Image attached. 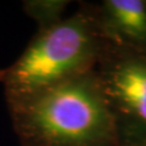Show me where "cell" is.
Listing matches in <instances>:
<instances>
[{
    "label": "cell",
    "mask_w": 146,
    "mask_h": 146,
    "mask_svg": "<svg viewBox=\"0 0 146 146\" xmlns=\"http://www.w3.org/2000/svg\"><path fill=\"white\" fill-rule=\"evenodd\" d=\"M7 107L20 146H119L95 71Z\"/></svg>",
    "instance_id": "1"
},
{
    "label": "cell",
    "mask_w": 146,
    "mask_h": 146,
    "mask_svg": "<svg viewBox=\"0 0 146 146\" xmlns=\"http://www.w3.org/2000/svg\"><path fill=\"white\" fill-rule=\"evenodd\" d=\"M102 46L93 4L80 3L71 16L36 32L17 60L0 68L6 104L94 71Z\"/></svg>",
    "instance_id": "2"
},
{
    "label": "cell",
    "mask_w": 146,
    "mask_h": 146,
    "mask_svg": "<svg viewBox=\"0 0 146 146\" xmlns=\"http://www.w3.org/2000/svg\"><path fill=\"white\" fill-rule=\"evenodd\" d=\"M119 146L146 144V52L104 43L95 66Z\"/></svg>",
    "instance_id": "3"
},
{
    "label": "cell",
    "mask_w": 146,
    "mask_h": 146,
    "mask_svg": "<svg viewBox=\"0 0 146 146\" xmlns=\"http://www.w3.org/2000/svg\"><path fill=\"white\" fill-rule=\"evenodd\" d=\"M93 10L104 43L146 52V0H104Z\"/></svg>",
    "instance_id": "4"
},
{
    "label": "cell",
    "mask_w": 146,
    "mask_h": 146,
    "mask_svg": "<svg viewBox=\"0 0 146 146\" xmlns=\"http://www.w3.org/2000/svg\"><path fill=\"white\" fill-rule=\"evenodd\" d=\"M68 4V0H26L22 7L26 15L36 23L38 31H44L65 18Z\"/></svg>",
    "instance_id": "5"
},
{
    "label": "cell",
    "mask_w": 146,
    "mask_h": 146,
    "mask_svg": "<svg viewBox=\"0 0 146 146\" xmlns=\"http://www.w3.org/2000/svg\"><path fill=\"white\" fill-rule=\"evenodd\" d=\"M143 146H146V144H145V145H143Z\"/></svg>",
    "instance_id": "6"
}]
</instances>
